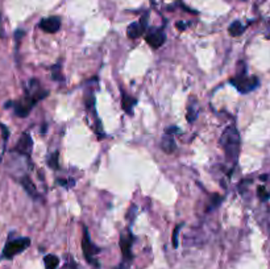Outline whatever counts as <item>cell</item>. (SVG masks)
<instances>
[{
    "label": "cell",
    "mask_w": 270,
    "mask_h": 269,
    "mask_svg": "<svg viewBox=\"0 0 270 269\" xmlns=\"http://www.w3.org/2000/svg\"><path fill=\"white\" fill-rule=\"evenodd\" d=\"M48 95V91H42L40 89V85L36 79H32L31 82H29L28 90H26L25 96L19 102H8L6 105V107H10V106H13V111H15V114L20 117H26L31 112L33 107L37 105L38 101H41L42 98H45Z\"/></svg>",
    "instance_id": "6da1fadb"
},
{
    "label": "cell",
    "mask_w": 270,
    "mask_h": 269,
    "mask_svg": "<svg viewBox=\"0 0 270 269\" xmlns=\"http://www.w3.org/2000/svg\"><path fill=\"white\" fill-rule=\"evenodd\" d=\"M220 144L226 152L227 160L235 165L238 158V153H240V135H238V131L236 130L235 126H229L223 132Z\"/></svg>",
    "instance_id": "7a4b0ae2"
},
{
    "label": "cell",
    "mask_w": 270,
    "mask_h": 269,
    "mask_svg": "<svg viewBox=\"0 0 270 269\" xmlns=\"http://www.w3.org/2000/svg\"><path fill=\"white\" fill-rule=\"evenodd\" d=\"M29 246H31V239L29 237H17V239L8 240L3 248V257L7 260L13 259L19 253L24 252Z\"/></svg>",
    "instance_id": "3957f363"
},
{
    "label": "cell",
    "mask_w": 270,
    "mask_h": 269,
    "mask_svg": "<svg viewBox=\"0 0 270 269\" xmlns=\"http://www.w3.org/2000/svg\"><path fill=\"white\" fill-rule=\"evenodd\" d=\"M82 251L85 255V259L87 260V263L92 264V265L99 266V264L96 263L95 256L100 252V248L96 247L95 244L92 243L90 239L89 230L86 227H83V239H82Z\"/></svg>",
    "instance_id": "277c9868"
},
{
    "label": "cell",
    "mask_w": 270,
    "mask_h": 269,
    "mask_svg": "<svg viewBox=\"0 0 270 269\" xmlns=\"http://www.w3.org/2000/svg\"><path fill=\"white\" fill-rule=\"evenodd\" d=\"M231 83L237 89L238 92L241 94H248L252 90H254L258 86V79L256 77H247L245 71L238 74L236 78L231 79Z\"/></svg>",
    "instance_id": "5b68a950"
},
{
    "label": "cell",
    "mask_w": 270,
    "mask_h": 269,
    "mask_svg": "<svg viewBox=\"0 0 270 269\" xmlns=\"http://www.w3.org/2000/svg\"><path fill=\"white\" fill-rule=\"evenodd\" d=\"M134 236L128 231L127 234H123L120 236V248L121 253H123V260L127 261H132L133 255H132V244H133Z\"/></svg>",
    "instance_id": "8992f818"
},
{
    "label": "cell",
    "mask_w": 270,
    "mask_h": 269,
    "mask_svg": "<svg viewBox=\"0 0 270 269\" xmlns=\"http://www.w3.org/2000/svg\"><path fill=\"white\" fill-rule=\"evenodd\" d=\"M145 40L153 49H158V47H161L162 45L165 44L166 36L161 29H152V31L146 33Z\"/></svg>",
    "instance_id": "52a82bcc"
},
{
    "label": "cell",
    "mask_w": 270,
    "mask_h": 269,
    "mask_svg": "<svg viewBox=\"0 0 270 269\" xmlns=\"http://www.w3.org/2000/svg\"><path fill=\"white\" fill-rule=\"evenodd\" d=\"M32 148H33V140L31 137L29 133H22V136L20 137L17 145L15 146L13 152H17L22 156H29L32 153Z\"/></svg>",
    "instance_id": "ba28073f"
},
{
    "label": "cell",
    "mask_w": 270,
    "mask_h": 269,
    "mask_svg": "<svg viewBox=\"0 0 270 269\" xmlns=\"http://www.w3.org/2000/svg\"><path fill=\"white\" fill-rule=\"evenodd\" d=\"M38 27L46 33H56L61 28V19L57 16H51V17H45L40 21Z\"/></svg>",
    "instance_id": "9c48e42d"
},
{
    "label": "cell",
    "mask_w": 270,
    "mask_h": 269,
    "mask_svg": "<svg viewBox=\"0 0 270 269\" xmlns=\"http://www.w3.org/2000/svg\"><path fill=\"white\" fill-rule=\"evenodd\" d=\"M121 103H123V110H124L128 115L133 114V108L137 103V101L133 96H130L129 94L123 91V94H121Z\"/></svg>",
    "instance_id": "30bf717a"
},
{
    "label": "cell",
    "mask_w": 270,
    "mask_h": 269,
    "mask_svg": "<svg viewBox=\"0 0 270 269\" xmlns=\"http://www.w3.org/2000/svg\"><path fill=\"white\" fill-rule=\"evenodd\" d=\"M161 148L165 153L174 152L175 148H177V145H175V141H174V139H173V135L165 132V135H164V137H162Z\"/></svg>",
    "instance_id": "8fae6325"
},
{
    "label": "cell",
    "mask_w": 270,
    "mask_h": 269,
    "mask_svg": "<svg viewBox=\"0 0 270 269\" xmlns=\"http://www.w3.org/2000/svg\"><path fill=\"white\" fill-rule=\"evenodd\" d=\"M20 182H21L22 187L25 189L26 193L29 194V195L32 197V198H38V193H37V189H36L35 184L32 182V180L28 177V176H24V177L20 180Z\"/></svg>",
    "instance_id": "7c38bea8"
},
{
    "label": "cell",
    "mask_w": 270,
    "mask_h": 269,
    "mask_svg": "<svg viewBox=\"0 0 270 269\" xmlns=\"http://www.w3.org/2000/svg\"><path fill=\"white\" fill-rule=\"evenodd\" d=\"M144 31H145V29L143 28V26L140 24V21L132 22V24L128 27L127 35H128V37L132 38V40H136V38H139V37H141V36H143Z\"/></svg>",
    "instance_id": "4fadbf2b"
},
{
    "label": "cell",
    "mask_w": 270,
    "mask_h": 269,
    "mask_svg": "<svg viewBox=\"0 0 270 269\" xmlns=\"http://www.w3.org/2000/svg\"><path fill=\"white\" fill-rule=\"evenodd\" d=\"M45 269H57L60 265V259L56 255H46L44 257Z\"/></svg>",
    "instance_id": "5bb4252c"
},
{
    "label": "cell",
    "mask_w": 270,
    "mask_h": 269,
    "mask_svg": "<svg viewBox=\"0 0 270 269\" xmlns=\"http://www.w3.org/2000/svg\"><path fill=\"white\" fill-rule=\"evenodd\" d=\"M244 26H242L241 22L240 21H233L231 26H229L228 28V32L229 35L233 36V37H237V36H240L244 32Z\"/></svg>",
    "instance_id": "9a60e30c"
},
{
    "label": "cell",
    "mask_w": 270,
    "mask_h": 269,
    "mask_svg": "<svg viewBox=\"0 0 270 269\" xmlns=\"http://www.w3.org/2000/svg\"><path fill=\"white\" fill-rule=\"evenodd\" d=\"M48 164L51 169H58V152H54L53 155H50Z\"/></svg>",
    "instance_id": "2e32d148"
},
{
    "label": "cell",
    "mask_w": 270,
    "mask_h": 269,
    "mask_svg": "<svg viewBox=\"0 0 270 269\" xmlns=\"http://www.w3.org/2000/svg\"><path fill=\"white\" fill-rule=\"evenodd\" d=\"M179 231H181V226H177L173 231V247L178 248L179 241H178V236H179Z\"/></svg>",
    "instance_id": "e0dca14e"
},
{
    "label": "cell",
    "mask_w": 270,
    "mask_h": 269,
    "mask_svg": "<svg viewBox=\"0 0 270 269\" xmlns=\"http://www.w3.org/2000/svg\"><path fill=\"white\" fill-rule=\"evenodd\" d=\"M60 67H61L60 63H58V65H54V66L51 67V70H53V79L54 81H64V77L60 76Z\"/></svg>",
    "instance_id": "ac0fdd59"
},
{
    "label": "cell",
    "mask_w": 270,
    "mask_h": 269,
    "mask_svg": "<svg viewBox=\"0 0 270 269\" xmlns=\"http://www.w3.org/2000/svg\"><path fill=\"white\" fill-rule=\"evenodd\" d=\"M257 194H258V197H260V198L262 201H267V200H269L270 194L267 193L266 190H265L264 186H260V187H258V189H257Z\"/></svg>",
    "instance_id": "d6986e66"
},
{
    "label": "cell",
    "mask_w": 270,
    "mask_h": 269,
    "mask_svg": "<svg viewBox=\"0 0 270 269\" xmlns=\"http://www.w3.org/2000/svg\"><path fill=\"white\" fill-rule=\"evenodd\" d=\"M0 130H2V133H3V139H4V148H6V144L8 141V137H10V131L7 128L4 124L0 123Z\"/></svg>",
    "instance_id": "ffe728a7"
},
{
    "label": "cell",
    "mask_w": 270,
    "mask_h": 269,
    "mask_svg": "<svg viewBox=\"0 0 270 269\" xmlns=\"http://www.w3.org/2000/svg\"><path fill=\"white\" fill-rule=\"evenodd\" d=\"M94 102H95V98H94V94H91V92H89V94H86V96H85V103H86L87 107H92V105H94Z\"/></svg>",
    "instance_id": "44dd1931"
},
{
    "label": "cell",
    "mask_w": 270,
    "mask_h": 269,
    "mask_svg": "<svg viewBox=\"0 0 270 269\" xmlns=\"http://www.w3.org/2000/svg\"><path fill=\"white\" fill-rule=\"evenodd\" d=\"M195 117H197V114H195L194 112V110H193V108H188V111H187V120L190 121V123H193V121L195 120Z\"/></svg>",
    "instance_id": "7402d4cb"
},
{
    "label": "cell",
    "mask_w": 270,
    "mask_h": 269,
    "mask_svg": "<svg viewBox=\"0 0 270 269\" xmlns=\"http://www.w3.org/2000/svg\"><path fill=\"white\" fill-rule=\"evenodd\" d=\"M129 265H130V261H127V260H123L120 264H119L118 266L115 269H129Z\"/></svg>",
    "instance_id": "603a6c76"
},
{
    "label": "cell",
    "mask_w": 270,
    "mask_h": 269,
    "mask_svg": "<svg viewBox=\"0 0 270 269\" xmlns=\"http://www.w3.org/2000/svg\"><path fill=\"white\" fill-rule=\"evenodd\" d=\"M222 201H223V197H220V195H218V194H213V198H212V203H213V207H215V206H219L220 203H222Z\"/></svg>",
    "instance_id": "cb8c5ba5"
},
{
    "label": "cell",
    "mask_w": 270,
    "mask_h": 269,
    "mask_svg": "<svg viewBox=\"0 0 270 269\" xmlns=\"http://www.w3.org/2000/svg\"><path fill=\"white\" fill-rule=\"evenodd\" d=\"M24 35H25V32H24V31H20V29H17V31L15 32V40H16V41L19 42L20 41V38H21Z\"/></svg>",
    "instance_id": "d4e9b609"
},
{
    "label": "cell",
    "mask_w": 270,
    "mask_h": 269,
    "mask_svg": "<svg viewBox=\"0 0 270 269\" xmlns=\"http://www.w3.org/2000/svg\"><path fill=\"white\" fill-rule=\"evenodd\" d=\"M64 269H78V268H76V264L74 263V260H73V261H70V263H67L66 265L64 266Z\"/></svg>",
    "instance_id": "484cf974"
},
{
    "label": "cell",
    "mask_w": 270,
    "mask_h": 269,
    "mask_svg": "<svg viewBox=\"0 0 270 269\" xmlns=\"http://www.w3.org/2000/svg\"><path fill=\"white\" fill-rule=\"evenodd\" d=\"M186 27H187V24H184V22H177V28L178 29H181V31H183L184 28H186Z\"/></svg>",
    "instance_id": "4316f807"
},
{
    "label": "cell",
    "mask_w": 270,
    "mask_h": 269,
    "mask_svg": "<svg viewBox=\"0 0 270 269\" xmlns=\"http://www.w3.org/2000/svg\"><path fill=\"white\" fill-rule=\"evenodd\" d=\"M150 2H154V0H150Z\"/></svg>",
    "instance_id": "83f0119b"
}]
</instances>
